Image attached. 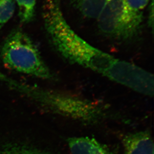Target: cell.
I'll return each mask as SVG.
<instances>
[{
    "mask_svg": "<svg viewBox=\"0 0 154 154\" xmlns=\"http://www.w3.org/2000/svg\"><path fill=\"white\" fill-rule=\"evenodd\" d=\"M42 17L50 42L68 61L99 73L142 94L149 96L153 93V74L101 51L80 38L64 18L59 0H47Z\"/></svg>",
    "mask_w": 154,
    "mask_h": 154,
    "instance_id": "6da1fadb",
    "label": "cell"
},
{
    "mask_svg": "<svg viewBox=\"0 0 154 154\" xmlns=\"http://www.w3.org/2000/svg\"><path fill=\"white\" fill-rule=\"evenodd\" d=\"M9 87L55 113L83 123H96L104 116L102 108L98 104L79 96L26 85L16 80Z\"/></svg>",
    "mask_w": 154,
    "mask_h": 154,
    "instance_id": "7a4b0ae2",
    "label": "cell"
},
{
    "mask_svg": "<svg viewBox=\"0 0 154 154\" xmlns=\"http://www.w3.org/2000/svg\"><path fill=\"white\" fill-rule=\"evenodd\" d=\"M0 57L10 69L42 79H54L32 39L20 28L13 29L3 42Z\"/></svg>",
    "mask_w": 154,
    "mask_h": 154,
    "instance_id": "3957f363",
    "label": "cell"
},
{
    "mask_svg": "<svg viewBox=\"0 0 154 154\" xmlns=\"http://www.w3.org/2000/svg\"><path fill=\"white\" fill-rule=\"evenodd\" d=\"M97 19L103 34L120 41H130L141 32L143 15L128 7L124 0H107Z\"/></svg>",
    "mask_w": 154,
    "mask_h": 154,
    "instance_id": "277c9868",
    "label": "cell"
},
{
    "mask_svg": "<svg viewBox=\"0 0 154 154\" xmlns=\"http://www.w3.org/2000/svg\"><path fill=\"white\" fill-rule=\"evenodd\" d=\"M124 154H154L153 138L149 131L128 134L123 139Z\"/></svg>",
    "mask_w": 154,
    "mask_h": 154,
    "instance_id": "5b68a950",
    "label": "cell"
},
{
    "mask_svg": "<svg viewBox=\"0 0 154 154\" xmlns=\"http://www.w3.org/2000/svg\"><path fill=\"white\" fill-rule=\"evenodd\" d=\"M67 142L71 154H113L106 145L94 138L71 137Z\"/></svg>",
    "mask_w": 154,
    "mask_h": 154,
    "instance_id": "8992f818",
    "label": "cell"
},
{
    "mask_svg": "<svg viewBox=\"0 0 154 154\" xmlns=\"http://www.w3.org/2000/svg\"><path fill=\"white\" fill-rule=\"evenodd\" d=\"M76 8L86 17L98 18L107 0H74Z\"/></svg>",
    "mask_w": 154,
    "mask_h": 154,
    "instance_id": "52a82bcc",
    "label": "cell"
},
{
    "mask_svg": "<svg viewBox=\"0 0 154 154\" xmlns=\"http://www.w3.org/2000/svg\"><path fill=\"white\" fill-rule=\"evenodd\" d=\"M37 0H14L18 7V16L20 23L26 24L32 22L35 15Z\"/></svg>",
    "mask_w": 154,
    "mask_h": 154,
    "instance_id": "ba28073f",
    "label": "cell"
},
{
    "mask_svg": "<svg viewBox=\"0 0 154 154\" xmlns=\"http://www.w3.org/2000/svg\"><path fill=\"white\" fill-rule=\"evenodd\" d=\"M0 154H51L25 144L9 143L0 146Z\"/></svg>",
    "mask_w": 154,
    "mask_h": 154,
    "instance_id": "9c48e42d",
    "label": "cell"
},
{
    "mask_svg": "<svg viewBox=\"0 0 154 154\" xmlns=\"http://www.w3.org/2000/svg\"><path fill=\"white\" fill-rule=\"evenodd\" d=\"M15 8L14 0H0V30L13 16Z\"/></svg>",
    "mask_w": 154,
    "mask_h": 154,
    "instance_id": "30bf717a",
    "label": "cell"
},
{
    "mask_svg": "<svg viewBox=\"0 0 154 154\" xmlns=\"http://www.w3.org/2000/svg\"><path fill=\"white\" fill-rule=\"evenodd\" d=\"M128 7L133 10L142 12L150 0H124Z\"/></svg>",
    "mask_w": 154,
    "mask_h": 154,
    "instance_id": "8fae6325",
    "label": "cell"
},
{
    "mask_svg": "<svg viewBox=\"0 0 154 154\" xmlns=\"http://www.w3.org/2000/svg\"><path fill=\"white\" fill-rule=\"evenodd\" d=\"M11 78L6 75V74H4L0 71V81L4 82L5 84L9 82Z\"/></svg>",
    "mask_w": 154,
    "mask_h": 154,
    "instance_id": "7c38bea8",
    "label": "cell"
}]
</instances>
